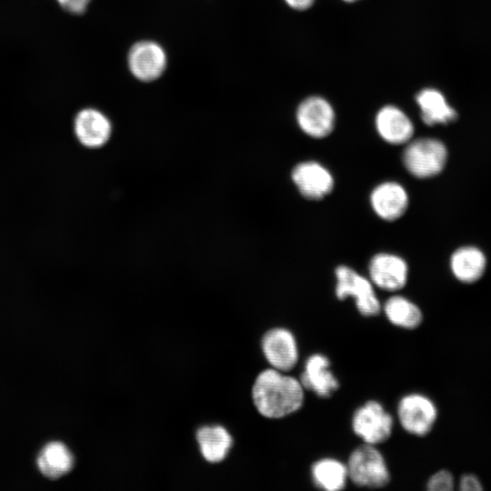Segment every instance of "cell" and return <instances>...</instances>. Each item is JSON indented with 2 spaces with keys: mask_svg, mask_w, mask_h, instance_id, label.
I'll use <instances>...</instances> for the list:
<instances>
[{
  "mask_svg": "<svg viewBox=\"0 0 491 491\" xmlns=\"http://www.w3.org/2000/svg\"><path fill=\"white\" fill-rule=\"evenodd\" d=\"M397 419L403 429L414 436L427 435L437 417L434 402L425 395L412 393L404 396L396 407Z\"/></svg>",
  "mask_w": 491,
  "mask_h": 491,
  "instance_id": "8992f818",
  "label": "cell"
},
{
  "mask_svg": "<svg viewBox=\"0 0 491 491\" xmlns=\"http://www.w3.org/2000/svg\"><path fill=\"white\" fill-rule=\"evenodd\" d=\"M486 267V257L477 248L465 246L457 249L451 257V269L455 276L465 283L479 279Z\"/></svg>",
  "mask_w": 491,
  "mask_h": 491,
  "instance_id": "ffe728a7",
  "label": "cell"
},
{
  "mask_svg": "<svg viewBox=\"0 0 491 491\" xmlns=\"http://www.w3.org/2000/svg\"><path fill=\"white\" fill-rule=\"evenodd\" d=\"M460 489L463 491H479L482 490V486L475 476L465 475L460 480Z\"/></svg>",
  "mask_w": 491,
  "mask_h": 491,
  "instance_id": "cb8c5ba5",
  "label": "cell"
},
{
  "mask_svg": "<svg viewBox=\"0 0 491 491\" xmlns=\"http://www.w3.org/2000/svg\"><path fill=\"white\" fill-rule=\"evenodd\" d=\"M131 73L139 80L150 82L158 78L165 69L166 55L164 49L152 41L134 45L128 54Z\"/></svg>",
  "mask_w": 491,
  "mask_h": 491,
  "instance_id": "8fae6325",
  "label": "cell"
},
{
  "mask_svg": "<svg viewBox=\"0 0 491 491\" xmlns=\"http://www.w3.org/2000/svg\"><path fill=\"white\" fill-rule=\"evenodd\" d=\"M261 347L272 368L286 373L297 364V342L294 334L286 328L275 327L268 330L262 338Z\"/></svg>",
  "mask_w": 491,
  "mask_h": 491,
  "instance_id": "ba28073f",
  "label": "cell"
},
{
  "mask_svg": "<svg viewBox=\"0 0 491 491\" xmlns=\"http://www.w3.org/2000/svg\"><path fill=\"white\" fill-rule=\"evenodd\" d=\"M336 296L339 300L351 296L358 312L364 316H377L382 306L377 298L370 279L346 266L336 268Z\"/></svg>",
  "mask_w": 491,
  "mask_h": 491,
  "instance_id": "277c9868",
  "label": "cell"
},
{
  "mask_svg": "<svg viewBox=\"0 0 491 491\" xmlns=\"http://www.w3.org/2000/svg\"><path fill=\"white\" fill-rule=\"evenodd\" d=\"M40 472L50 479H57L67 474L74 466V456L60 442L47 444L37 457Z\"/></svg>",
  "mask_w": 491,
  "mask_h": 491,
  "instance_id": "d6986e66",
  "label": "cell"
},
{
  "mask_svg": "<svg viewBox=\"0 0 491 491\" xmlns=\"http://www.w3.org/2000/svg\"><path fill=\"white\" fill-rule=\"evenodd\" d=\"M368 273L374 286L385 291L394 292L406 286L408 266L396 255L379 253L371 258Z\"/></svg>",
  "mask_w": 491,
  "mask_h": 491,
  "instance_id": "30bf717a",
  "label": "cell"
},
{
  "mask_svg": "<svg viewBox=\"0 0 491 491\" xmlns=\"http://www.w3.org/2000/svg\"><path fill=\"white\" fill-rule=\"evenodd\" d=\"M382 309L388 321L401 328L415 329L423 320L420 308L403 296H390L386 300Z\"/></svg>",
  "mask_w": 491,
  "mask_h": 491,
  "instance_id": "44dd1931",
  "label": "cell"
},
{
  "mask_svg": "<svg viewBox=\"0 0 491 491\" xmlns=\"http://www.w3.org/2000/svg\"><path fill=\"white\" fill-rule=\"evenodd\" d=\"M375 126L379 136L391 145L408 143L415 132L409 116L394 105H386L376 112Z\"/></svg>",
  "mask_w": 491,
  "mask_h": 491,
  "instance_id": "4fadbf2b",
  "label": "cell"
},
{
  "mask_svg": "<svg viewBox=\"0 0 491 491\" xmlns=\"http://www.w3.org/2000/svg\"><path fill=\"white\" fill-rule=\"evenodd\" d=\"M311 478L313 484L319 489L342 490L348 480L346 464L333 457L318 459L311 466Z\"/></svg>",
  "mask_w": 491,
  "mask_h": 491,
  "instance_id": "ac0fdd59",
  "label": "cell"
},
{
  "mask_svg": "<svg viewBox=\"0 0 491 491\" xmlns=\"http://www.w3.org/2000/svg\"><path fill=\"white\" fill-rule=\"evenodd\" d=\"M421 119L427 125H446L456 118V112L436 88L421 89L416 95Z\"/></svg>",
  "mask_w": 491,
  "mask_h": 491,
  "instance_id": "2e32d148",
  "label": "cell"
},
{
  "mask_svg": "<svg viewBox=\"0 0 491 491\" xmlns=\"http://www.w3.org/2000/svg\"><path fill=\"white\" fill-rule=\"evenodd\" d=\"M370 204L380 218L395 221L406 213L408 206V195L399 183L386 181L377 185L372 190Z\"/></svg>",
  "mask_w": 491,
  "mask_h": 491,
  "instance_id": "9a60e30c",
  "label": "cell"
},
{
  "mask_svg": "<svg viewBox=\"0 0 491 491\" xmlns=\"http://www.w3.org/2000/svg\"><path fill=\"white\" fill-rule=\"evenodd\" d=\"M342 1H344L346 3H348V4H352V3H355V2H358L360 0H342Z\"/></svg>",
  "mask_w": 491,
  "mask_h": 491,
  "instance_id": "484cf974",
  "label": "cell"
},
{
  "mask_svg": "<svg viewBox=\"0 0 491 491\" xmlns=\"http://www.w3.org/2000/svg\"><path fill=\"white\" fill-rule=\"evenodd\" d=\"M196 440L203 457L210 463L223 461L233 446V438L221 426H206L196 432Z\"/></svg>",
  "mask_w": 491,
  "mask_h": 491,
  "instance_id": "e0dca14e",
  "label": "cell"
},
{
  "mask_svg": "<svg viewBox=\"0 0 491 491\" xmlns=\"http://www.w3.org/2000/svg\"><path fill=\"white\" fill-rule=\"evenodd\" d=\"M293 10L306 11L313 6L316 0H284Z\"/></svg>",
  "mask_w": 491,
  "mask_h": 491,
  "instance_id": "d4e9b609",
  "label": "cell"
},
{
  "mask_svg": "<svg viewBox=\"0 0 491 491\" xmlns=\"http://www.w3.org/2000/svg\"><path fill=\"white\" fill-rule=\"evenodd\" d=\"M252 398L261 416L282 418L302 407L305 388L299 379L271 367L256 376L252 387Z\"/></svg>",
  "mask_w": 491,
  "mask_h": 491,
  "instance_id": "6da1fadb",
  "label": "cell"
},
{
  "mask_svg": "<svg viewBox=\"0 0 491 491\" xmlns=\"http://www.w3.org/2000/svg\"><path fill=\"white\" fill-rule=\"evenodd\" d=\"M330 367V360L325 355L316 353L308 356L299 379L303 387L319 397H330L339 387Z\"/></svg>",
  "mask_w": 491,
  "mask_h": 491,
  "instance_id": "7c38bea8",
  "label": "cell"
},
{
  "mask_svg": "<svg viewBox=\"0 0 491 491\" xmlns=\"http://www.w3.org/2000/svg\"><path fill=\"white\" fill-rule=\"evenodd\" d=\"M348 479L356 486L381 488L388 485L390 473L382 453L374 445L364 443L350 454Z\"/></svg>",
  "mask_w": 491,
  "mask_h": 491,
  "instance_id": "7a4b0ae2",
  "label": "cell"
},
{
  "mask_svg": "<svg viewBox=\"0 0 491 491\" xmlns=\"http://www.w3.org/2000/svg\"><path fill=\"white\" fill-rule=\"evenodd\" d=\"M296 120L306 135L316 139L324 138L335 128L336 112L326 98L314 95L299 103Z\"/></svg>",
  "mask_w": 491,
  "mask_h": 491,
  "instance_id": "52a82bcc",
  "label": "cell"
},
{
  "mask_svg": "<svg viewBox=\"0 0 491 491\" xmlns=\"http://www.w3.org/2000/svg\"><path fill=\"white\" fill-rule=\"evenodd\" d=\"M292 180L300 194L310 200H320L334 188V177L327 168L316 161L297 164L292 170Z\"/></svg>",
  "mask_w": 491,
  "mask_h": 491,
  "instance_id": "9c48e42d",
  "label": "cell"
},
{
  "mask_svg": "<svg viewBox=\"0 0 491 491\" xmlns=\"http://www.w3.org/2000/svg\"><path fill=\"white\" fill-rule=\"evenodd\" d=\"M64 9L72 14L83 13L90 0H57Z\"/></svg>",
  "mask_w": 491,
  "mask_h": 491,
  "instance_id": "603a6c76",
  "label": "cell"
},
{
  "mask_svg": "<svg viewBox=\"0 0 491 491\" xmlns=\"http://www.w3.org/2000/svg\"><path fill=\"white\" fill-rule=\"evenodd\" d=\"M351 425L355 435L364 443L376 446L391 436L394 418L381 403L369 400L355 411Z\"/></svg>",
  "mask_w": 491,
  "mask_h": 491,
  "instance_id": "5b68a950",
  "label": "cell"
},
{
  "mask_svg": "<svg viewBox=\"0 0 491 491\" xmlns=\"http://www.w3.org/2000/svg\"><path fill=\"white\" fill-rule=\"evenodd\" d=\"M454 477L447 470H440L428 479L426 488L430 491H450L454 487Z\"/></svg>",
  "mask_w": 491,
  "mask_h": 491,
  "instance_id": "7402d4cb",
  "label": "cell"
},
{
  "mask_svg": "<svg viewBox=\"0 0 491 491\" xmlns=\"http://www.w3.org/2000/svg\"><path fill=\"white\" fill-rule=\"evenodd\" d=\"M74 129L79 143L91 149L104 146L112 134L110 120L94 108L83 109L76 115Z\"/></svg>",
  "mask_w": 491,
  "mask_h": 491,
  "instance_id": "5bb4252c",
  "label": "cell"
},
{
  "mask_svg": "<svg viewBox=\"0 0 491 491\" xmlns=\"http://www.w3.org/2000/svg\"><path fill=\"white\" fill-rule=\"evenodd\" d=\"M447 157L445 145L436 138L424 137L409 141L403 152L406 169L417 178L438 175Z\"/></svg>",
  "mask_w": 491,
  "mask_h": 491,
  "instance_id": "3957f363",
  "label": "cell"
}]
</instances>
